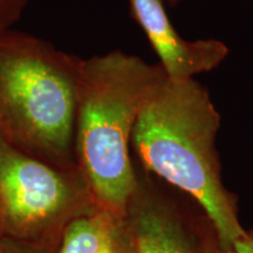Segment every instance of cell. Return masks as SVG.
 Returning <instances> with one entry per match:
<instances>
[{
  "instance_id": "cell-1",
  "label": "cell",
  "mask_w": 253,
  "mask_h": 253,
  "mask_svg": "<svg viewBox=\"0 0 253 253\" xmlns=\"http://www.w3.org/2000/svg\"><path fill=\"white\" fill-rule=\"evenodd\" d=\"M220 116L195 79L161 82L138 116L131 143L148 171L203 209L225 250L245 233L236 199L221 182L216 149Z\"/></svg>"
},
{
  "instance_id": "cell-4",
  "label": "cell",
  "mask_w": 253,
  "mask_h": 253,
  "mask_svg": "<svg viewBox=\"0 0 253 253\" xmlns=\"http://www.w3.org/2000/svg\"><path fill=\"white\" fill-rule=\"evenodd\" d=\"M72 192L61 173L0 136V213L20 227L36 226L67 208Z\"/></svg>"
},
{
  "instance_id": "cell-9",
  "label": "cell",
  "mask_w": 253,
  "mask_h": 253,
  "mask_svg": "<svg viewBox=\"0 0 253 253\" xmlns=\"http://www.w3.org/2000/svg\"><path fill=\"white\" fill-rule=\"evenodd\" d=\"M236 253H253V231L246 232L233 244Z\"/></svg>"
},
{
  "instance_id": "cell-8",
  "label": "cell",
  "mask_w": 253,
  "mask_h": 253,
  "mask_svg": "<svg viewBox=\"0 0 253 253\" xmlns=\"http://www.w3.org/2000/svg\"><path fill=\"white\" fill-rule=\"evenodd\" d=\"M30 2L31 0H0V34L20 19Z\"/></svg>"
},
{
  "instance_id": "cell-11",
  "label": "cell",
  "mask_w": 253,
  "mask_h": 253,
  "mask_svg": "<svg viewBox=\"0 0 253 253\" xmlns=\"http://www.w3.org/2000/svg\"><path fill=\"white\" fill-rule=\"evenodd\" d=\"M168 1L170 2V5H171V6H175V5L177 4V2L179 1V0H168Z\"/></svg>"
},
{
  "instance_id": "cell-3",
  "label": "cell",
  "mask_w": 253,
  "mask_h": 253,
  "mask_svg": "<svg viewBox=\"0 0 253 253\" xmlns=\"http://www.w3.org/2000/svg\"><path fill=\"white\" fill-rule=\"evenodd\" d=\"M80 60L27 34H0V136L62 156L77 120Z\"/></svg>"
},
{
  "instance_id": "cell-6",
  "label": "cell",
  "mask_w": 253,
  "mask_h": 253,
  "mask_svg": "<svg viewBox=\"0 0 253 253\" xmlns=\"http://www.w3.org/2000/svg\"><path fill=\"white\" fill-rule=\"evenodd\" d=\"M178 223L163 204L147 201L136 226L137 253H192Z\"/></svg>"
},
{
  "instance_id": "cell-5",
  "label": "cell",
  "mask_w": 253,
  "mask_h": 253,
  "mask_svg": "<svg viewBox=\"0 0 253 253\" xmlns=\"http://www.w3.org/2000/svg\"><path fill=\"white\" fill-rule=\"evenodd\" d=\"M128 1L131 17L143 30L169 79H194L218 67L229 54L227 46L219 40L183 39L169 20L162 0Z\"/></svg>"
},
{
  "instance_id": "cell-7",
  "label": "cell",
  "mask_w": 253,
  "mask_h": 253,
  "mask_svg": "<svg viewBox=\"0 0 253 253\" xmlns=\"http://www.w3.org/2000/svg\"><path fill=\"white\" fill-rule=\"evenodd\" d=\"M116 218L97 210L68 226L60 253H103L113 244Z\"/></svg>"
},
{
  "instance_id": "cell-2",
  "label": "cell",
  "mask_w": 253,
  "mask_h": 253,
  "mask_svg": "<svg viewBox=\"0 0 253 253\" xmlns=\"http://www.w3.org/2000/svg\"><path fill=\"white\" fill-rule=\"evenodd\" d=\"M167 78L123 52L80 60L75 136L94 207L121 219L137 189L129 147L138 116Z\"/></svg>"
},
{
  "instance_id": "cell-10",
  "label": "cell",
  "mask_w": 253,
  "mask_h": 253,
  "mask_svg": "<svg viewBox=\"0 0 253 253\" xmlns=\"http://www.w3.org/2000/svg\"><path fill=\"white\" fill-rule=\"evenodd\" d=\"M103 253H118V251H116L115 248H114V244H112Z\"/></svg>"
}]
</instances>
